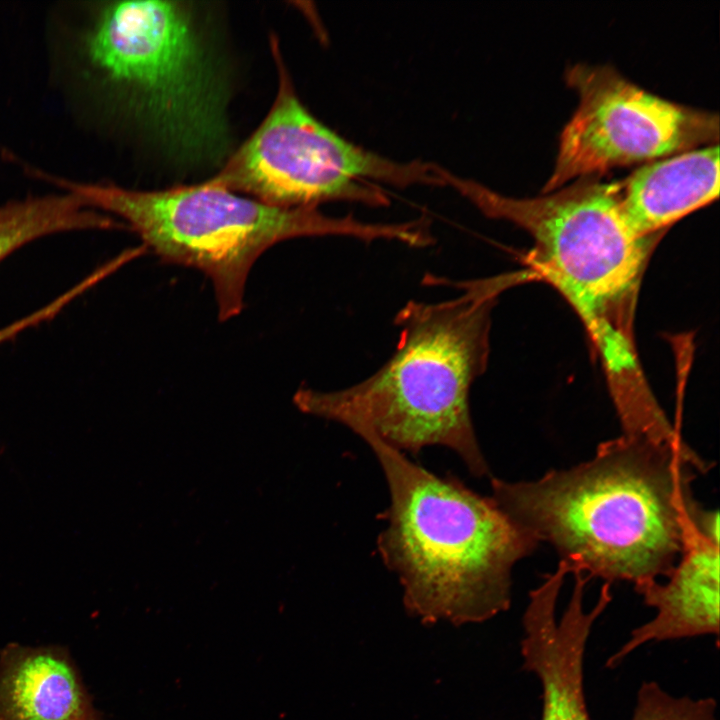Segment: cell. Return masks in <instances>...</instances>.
Here are the masks:
<instances>
[{
  "label": "cell",
  "instance_id": "cell-1",
  "mask_svg": "<svg viewBox=\"0 0 720 720\" xmlns=\"http://www.w3.org/2000/svg\"><path fill=\"white\" fill-rule=\"evenodd\" d=\"M710 467L685 442L623 434L600 443L590 460L537 480L493 478L491 497L550 544L569 573L636 588L667 578L693 539L719 520L692 489Z\"/></svg>",
  "mask_w": 720,
  "mask_h": 720
},
{
  "label": "cell",
  "instance_id": "cell-2",
  "mask_svg": "<svg viewBox=\"0 0 720 720\" xmlns=\"http://www.w3.org/2000/svg\"><path fill=\"white\" fill-rule=\"evenodd\" d=\"M455 284L464 290L461 296L438 303L409 301L397 313L396 349L374 374L336 391L300 388L293 397L296 407L401 452L449 448L471 474L488 475L469 393L487 367L491 310L504 280Z\"/></svg>",
  "mask_w": 720,
  "mask_h": 720
},
{
  "label": "cell",
  "instance_id": "cell-3",
  "mask_svg": "<svg viewBox=\"0 0 720 720\" xmlns=\"http://www.w3.org/2000/svg\"><path fill=\"white\" fill-rule=\"evenodd\" d=\"M389 489L377 546L403 587L406 609L425 623L479 622L509 608L512 569L540 544L492 497L441 477L377 437L359 435Z\"/></svg>",
  "mask_w": 720,
  "mask_h": 720
},
{
  "label": "cell",
  "instance_id": "cell-4",
  "mask_svg": "<svg viewBox=\"0 0 720 720\" xmlns=\"http://www.w3.org/2000/svg\"><path fill=\"white\" fill-rule=\"evenodd\" d=\"M42 179L76 195L95 210L118 216L163 261L195 268L212 282L218 317L244 306L249 272L268 248L292 238L348 236L364 242L400 241L399 223L331 217L316 207H278L240 196L209 180L160 191L84 183L44 173Z\"/></svg>",
  "mask_w": 720,
  "mask_h": 720
},
{
  "label": "cell",
  "instance_id": "cell-5",
  "mask_svg": "<svg viewBox=\"0 0 720 720\" xmlns=\"http://www.w3.org/2000/svg\"><path fill=\"white\" fill-rule=\"evenodd\" d=\"M444 182L485 216L510 221L534 241L531 264L566 297L609 365L630 358L611 317L636 288L652 235L638 234L621 206V182L592 176L534 198H515L440 167Z\"/></svg>",
  "mask_w": 720,
  "mask_h": 720
},
{
  "label": "cell",
  "instance_id": "cell-6",
  "mask_svg": "<svg viewBox=\"0 0 720 720\" xmlns=\"http://www.w3.org/2000/svg\"><path fill=\"white\" fill-rule=\"evenodd\" d=\"M83 50L168 143L189 154L220 147L225 128L218 89L191 17L178 3H110L85 33Z\"/></svg>",
  "mask_w": 720,
  "mask_h": 720
},
{
  "label": "cell",
  "instance_id": "cell-7",
  "mask_svg": "<svg viewBox=\"0 0 720 720\" xmlns=\"http://www.w3.org/2000/svg\"><path fill=\"white\" fill-rule=\"evenodd\" d=\"M277 60L279 89L271 110L211 183L286 208L327 201L388 205L386 193L369 180L398 187L444 185L438 165L385 158L324 125L301 103Z\"/></svg>",
  "mask_w": 720,
  "mask_h": 720
},
{
  "label": "cell",
  "instance_id": "cell-8",
  "mask_svg": "<svg viewBox=\"0 0 720 720\" xmlns=\"http://www.w3.org/2000/svg\"><path fill=\"white\" fill-rule=\"evenodd\" d=\"M566 80L580 100L561 132L545 193L575 177L651 162L718 140L717 114L663 99L611 66L576 64Z\"/></svg>",
  "mask_w": 720,
  "mask_h": 720
},
{
  "label": "cell",
  "instance_id": "cell-9",
  "mask_svg": "<svg viewBox=\"0 0 720 720\" xmlns=\"http://www.w3.org/2000/svg\"><path fill=\"white\" fill-rule=\"evenodd\" d=\"M567 574L559 562L530 592L523 615V666L541 683V720H591L584 694V654L595 621L612 600L611 584L604 583L596 604L586 611L583 597L591 577L575 572L570 600L558 619L557 601Z\"/></svg>",
  "mask_w": 720,
  "mask_h": 720
},
{
  "label": "cell",
  "instance_id": "cell-10",
  "mask_svg": "<svg viewBox=\"0 0 720 720\" xmlns=\"http://www.w3.org/2000/svg\"><path fill=\"white\" fill-rule=\"evenodd\" d=\"M719 523L701 531L686 547L661 583L635 588L654 617L635 628L628 641L607 662L616 666L638 647L652 641L719 634Z\"/></svg>",
  "mask_w": 720,
  "mask_h": 720
},
{
  "label": "cell",
  "instance_id": "cell-11",
  "mask_svg": "<svg viewBox=\"0 0 720 720\" xmlns=\"http://www.w3.org/2000/svg\"><path fill=\"white\" fill-rule=\"evenodd\" d=\"M0 720H100L62 647L7 645L0 654Z\"/></svg>",
  "mask_w": 720,
  "mask_h": 720
},
{
  "label": "cell",
  "instance_id": "cell-12",
  "mask_svg": "<svg viewBox=\"0 0 720 720\" xmlns=\"http://www.w3.org/2000/svg\"><path fill=\"white\" fill-rule=\"evenodd\" d=\"M719 195V146L646 163L621 182V206L632 228L651 236Z\"/></svg>",
  "mask_w": 720,
  "mask_h": 720
},
{
  "label": "cell",
  "instance_id": "cell-13",
  "mask_svg": "<svg viewBox=\"0 0 720 720\" xmlns=\"http://www.w3.org/2000/svg\"><path fill=\"white\" fill-rule=\"evenodd\" d=\"M109 216L70 192L6 202L0 205V263L26 244L52 234L125 229Z\"/></svg>",
  "mask_w": 720,
  "mask_h": 720
},
{
  "label": "cell",
  "instance_id": "cell-14",
  "mask_svg": "<svg viewBox=\"0 0 720 720\" xmlns=\"http://www.w3.org/2000/svg\"><path fill=\"white\" fill-rule=\"evenodd\" d=\"M711 698L675 697L654 681L640 686L631 720H717Z\"/></svg>",
  "mask_w": 720,
  "mask_h": 720
},
{
  "label": "cell",
  "instance_id": "cell-15",
  "mask_svg": "<svg viewBox=\"0 0 720 720\" xmlns=\"http://www.w3.org/2000/svg\"><path fill=\"white\" fill-rule=\"evenodd\" d=\"M11 338H12V334L8 328H6V327L0 328V345L2 343L10 341Z\"/></svg>",
  "mask_w": 720,
  "mask_h": 720
}]
</instances>
